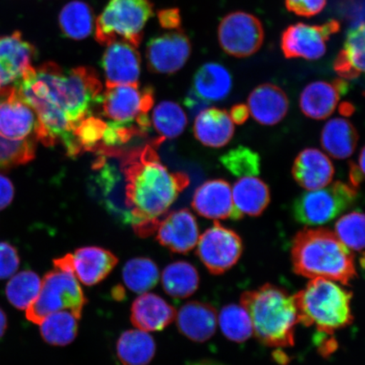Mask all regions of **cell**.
<instances>
[{
  "instance_id": "obj_1",
  "label": "cell",
  "mask_w": 365,
  "mask_h": 365,
  "mask_svg": "<svg viewBox=\"0 0 365 365\" xmlns=\"http://www.w3.org/2000/svg\"><path fill=\"white\" fill-rule=\"evenodd\" d=\"M155 148L153 143L117 150L130 225L143 238L156 232L162 217L190 184L185 173H172L163 165Z\"/></svg>"
},
{
  "instance_id": "obj_2",
  "label": "cell",
  "mask_w": 365,
  "mask_h": 365,
  "mask_svg": "<svg viewBox=\"0 0 365 365\" xmlns=\"http://www.w3.org/2000/svg\"><path fill=\"white\" fill-rule=\"evenodd\" d=\"M292 262L299 276L339 282L348 285L357 277L354 255L335 232L326 228H304L292 244Z\"/></svg>"
},
{
  "instance_id": "obj_3",
  "label": "cell",
  "mask_w": 365,
  "mask_h": 365,
  "mask_svg": "<svg viewBox=\"0 0 365 365\" xmlns=\"http://www.w3.org/2000/svg\"><path fill=\"white\" fill-rule=\"evenodd\" d=\"M35 76L46 96L66 113L75 129L91 115V109L101 98L103 85L93 68L77 67L65 72L56 63L48 62L35 68Z\"/></svg>"
},
{
  "instance_id": "obj_4",
  "label": "cell",
  "mask_w": 365,
  "mask_h": 365,
  "mask_svg": "<svg viewBox=\"0 0 365 365\" xmlns=\"http://www.w3.org/2000/svg\"><path fill=\"white\" fill-rule=\"evenodd\" d=\"M240 303L249 314L254 334L263 344L272 348L294 344L299 318L293 296L280 287L267 284L245 292Z\"/></svg>"
},
{
  "instance_id": "obj_5",
  "label": "cell",
  "mask_w": 365,
  "mask_h": 365,
  "mask_svg": "<svg viewBox=\"0 0 365 365\" xmlns=\"http://www.w3.org/2000/svg\"><path fill=\"white\" fill-rule=\"evenodd\" d=\"M299 323L314 326L332 335L354 322L351 300L353 294L326 278H312L304 290L294 296Z\"/></svg>"
},
{
  "instance_id": "obj_6",
  "label": "cell",
  "mask_w": 365,
  "mask_h": 365,
  "mask_svg": "<svg viewBox=\"0 0 365 365\" xmlns=\"http://www.w3.org/2000/svg\"><path fill=\"white\" fill-rule=\"evenodd\" d=\"M153 16L150 0H109L96 21L95 38L104 46L123 41L137 48Z\"/></svg>"
},
{
  "instance_id": "obj_7",
  "label": "cell",
  "mask_w": 365,
  "mask_h": 365,
  "mask_svg": "<svg viewBox=\"0 0 365 365\" xmlns=\"http://www.w3.org/2000/svg\"><path fill=\"white\" fill-rule=\"evenodd\" d=\"M86 303L74 274L54 268L46 273L38 297L26 309V318L39 325L48 314L68 310L79 319Z\"/></svg>"
},
{
  "instance_id": "obj_8",
  "label": "cell",
  "mask_w": 365,
  "mask_h": 365,
  "mask_svg": "<svg viewBox=\"0 0 365 365\" xmlns=\"http://www.w3.org/2000/svg\"><path fill=\"white\" fill-rule=\"evenodd\" d=\"M357 196L354 186L336 181L301 195L293 205L294 217L304 225H326L349 208Z\"/></svg>"
},
{
  "instance_id": "obj_9",
  "label": "cell",
  "mask_w": 365,
  "mask_h": 365,
  "mask_svg": "<svg viewBox=\"0 0 365 365\" xmlns=\"http://www.w3.org/2000/svg\"><path fill=\"white\" fill-rule=\"evenodd\" d=\"M154 103L153 88H140L139 83L107 86L100 98L102 113L108 122L150 129L149 112Z\"/></svg>"
},
{
  "instance_id": "obj_10",
  "label": "cell",
  "mask_w": 365,
  "mask_h": 365,
  "mask_svg": "<svg viewBox=\"0 0 365 365\" xmlns=\"http://www.w3.org/2000/svg\"><path fill=\"white\" fill-rule=\"evenodd\" d=\"M218 41L223 51L236 58H246L259 51L264 42L261 21L251 14H228L218 26Z\"/></svg>"
},
{
  "instance_id": "obj_11",
  "label": "cell",
  "mask_w": 365,
  "mask_h": 365,
  "mask_svg": "<svg viewBox=\"0 0 365 365\" xmlns=\"http://www.w3.org/2000/svg\"><path fill=\"white\" fill-rule=\"evenodd\" d=\"M197 254L200 261L215 275L230 270L243 252V242L235 231L216 222L199 237Z\"/></svg>"
},
{
  "instance_id": "obj_12",
  "label": "cell",
  "mask_w": 365,
  "mask_h": 365,
  "mask_svg": "<svg viewBox=\"0 0 365 365\" xmlns=\"http://www.w3.org/2000/svg\"><path fill=\"white\" fill-rule=\"evenodd\" d=\"M340 27L336 21L319 26L297 23L287 27L282 34L281 48L287 58L317 61L325 56L327 41L331 35L339 33Z\"/></svg>"
},
{
  "instance_id": "obj_13",
  "label": "cell",
  "mask_w": 365,
  "mask_h": 365,
  "mask_svg": "<svg viewBox=\"0 0 365 365\" xmlns=\"http://www.w3.org/2000/svg\"><path fill=\"white\" fill-rule=\"evenodd\" d=\"M118 148H116V154ZM93 165L94 182L98 191L100 202L109 214L117 220L130 225V215L125 205L124 175L118 164L113 163L109 153H100Z\"/></svg>"
},
{
  "instance_id": "obj_14",
  "label": "cell",
  "mask_w": 365,
  "mask_h": 365,
  "mask_svg": "<svg viewBox=\"0 0 365 365\" xmlns=\"http://www.w3.org/2000/svg\"><path fill=\"white\" fill-rule=\"evenodd\" d=\"M190 54V41L182 30L154 36L145 50L149 70L164 75L181 70Z\"/></svg>"
},
{
  "instance_id": "obj_15",
  "label": "cell",
  "mask_w": 365,
  "mask_h": 365,
  "mask_svg": "<svg viewBox=\"0 0 365 365\" xmlns=\"http://www.w3.org/2000/svg\"><path fill=\"white\" fill-rule=\"evenodd\" d=\"M36 126L34 111L23 101L15 86L6 88L0 97V136L14 141L24 140L36 137Z\"/></svg>"
},
{
  "instance_id": "obj_16",
  "label": "cell",
  "mask_w": 365,
  "mask_h": 365,
  "mask_svg": "<svg viewBox=\"0 0 365 365\" xmlns=\"http://www.w3.org/2000/svg\"><path fill=\"white\" fill-rule=\"evenodd\" d=\"M36 54L34 45L23 38L21 31L0 38V93L33 67Z\"/></svg>"
},
{
  "instance_id": "obj_17",
  "label": "cell",
  "mask_w": 365,
  "mask_h": 365,
  "mask_svg": "<svg viewBox=\"0 0 365 365\" xmlns=\"http://www.w3.org/2000/svg\"><path fill=\"white\" fill-rule=\"evenodd\" d=\"M160 245L175 253L186 254L192 250L199 240L197 222L189 210L168 214L160 221L157 230Z\"/></svg>"
},
{
  "instance_id": "obj_18",
  "label": "cell",
  "mask_w": 365,
  "mask_h": 365,
  "mask_svg": "<svg viewBox=\"0 0 365 365\" xmlns=\"http://www.w3.org/2000/svg\"><path fill=\"white\" fill-rule=\"evenodd\" d=\"M106 86L139 83L140 56L130 43L116 41L108 46L102 58Z\"/></svg>"
},
{
  "instance_id": "obj_19",
  "label": "cell",
  "mask_w": 365,
  "mask_h": 365,
  "mask_svg": "<svg viewBox=\"0 0 365 365\" xmlns=\"http://www.w3.org/2000/svg\"><path fill=\"white\" fill-rule=\"evenodd\" d=\"M192 207L199 215L213 220L243 217L232 202V187L223 180H209L200 185L194 194Z\"/></svg>"
},
{
  "instance_id": "obj_20",
  "label": "cell",
  "mask_w": 365,
  "mask_h": 365,
  "mask_svg": "<svg viewBox=\"0 0 365 365\" xmlns=\"http://www.w3.org/2000/svg\"><path fill=\"white\" fill-rule=\"evenodd\" d=\"M349 85L344 80L332 83L314 81L305 88L299 98V107L305 116L322 120L331 115L341 95L348 91Z\"/></svg>"
},
{
  "instance_id": "obj_21",
  "label": "cell",
  "mask_w": 365,
  "mask_h": 365,
  "mask_svg": "<svg viewBox=\"0 0 365 365\" xmlns=\"http://www.w3.org/2000/svg\"><path fill=\"white\" fill-rule=\"evenodd\" d=\"M250 115L263 125L280 123L289 108V98L279 86L263 84L251 91L247 105Z\"/></svg>"
},
{
  "instance_id": "obj_22",
  "label": "cell",
  "mask_w": 365,
  "mask_h": 365,
  "mask_svg": "<svg viewBox=\"0 0 365 365\" xmlns=\"http://www.w3.org/2000/svg\"><path fill=\"white\" fill-rule=\"evenodd\" d=\"M292 173L302 188L314 190L331 184L335 170L325 153L316 148H308L296 158Z\"/></svg>"
},
{
  "instance_id": "obj_23",
  "label": "cell",
  "mask_w": 365,
  "mask_h": 365,
  "mask_svg": "<svg viewBox=\"0 0 365 365\" xmlns=\"http://www.w3.org/2000/svg\"><path fill=\"white\" fill-rule=\"evenodd\" d=\"M77 280L86 286L98 284L113 270L118 259L111 251L97 246L77 249L72 255Z\"/></svg>"
},
{
  "instance_id": "obj_24",
  "label": "cell",
  "mask_w": 365,
  "mask_h": 365,
  "mask_svg": "<svg viewBox=\"0 0 365 365\" xmlns=\"http://www.w3.org/2000/svg\"><path fill=\"white\" fill-rule=\"evenodd\" d=\"M175 317V308L157 294L144 293L132 304L130 321L141 331H159L165 329Z\"/></svg>"
},
{
  "instance_id": "obj_25",
  "label": "cell",
  "mask_w": 365,
  "mask_h": 365,
  "mask_svg": "<svg viewBox=\"0 0 365 365\" xmlns=\"http://www.w3.org/2000/svg\"><path fill=\"white\" fill-rule=\"evenodd\" d=\"M194 133L195 138L205 147L221 148L234 136L235 123L226 110L207 108L196 115Z\"/></svg>"
},
{
  "instance_id": "obj_26",
  "label": "cell",
  "mask_w": 365,
  "mask_h": 365,
  "mask_svg": "<svg viewBox=\"0 0 365 365\" xmlns=\"http://www.w3.org/2000/svg\"><path fill=\"white\" fill-rule=\"evenodd\" d=\"M217 314L212 305L190 302L182 307L177 314V326L189 339L203 342L216 331Z\"/></svg>"
},
{
  "instance_id": "obj_27",
  "label": "cell",
  "mask_w": 365,
  "mask_h": 365,
  "mask_svg": "<svg viewBox=\"0 0 365 365\" xmlns=\"http://www.w3.org/2000/svg\"><path fill=\"white\" fill-rule=\"evenodd\" d=\"M232 202L242 217H258L270 203L268 186L255 176L240 178L232 188Z\"/></svg>"
},
{
  "instance_id": "obj_28",
  "label": "cell",
  "mask_w": 365,
  "mask_h": 365,
  "mask_svg": "<svg viewBox=\"0 0 365 365\" xmlns=\"http://www.w3.org/2000/svg\"><path fill=\"white\" fill-rule=\"evenodd\" d=\"M232 88L230 72L217 63H205L194 76L192 90L207 103L225 99L231 93Z\"/></svg>"
},
{
  "instance_id": "obj_29",
  "label": "cell",
  "mask_w": 365,
  "mask_h": 365,
  "mask_svg": "<svg viewBox=\"0 0 365 365\" xmlns=\"http://www.w3.org/2000/svg\"><path fill=\"white\" fill-rule=\"evenodd\" d=\"M358 140V132L352 123L342 118H335L328 121L323 128L321 136L323 149L336 159L352 156Z\"/></svg>"
},
{
  "instance_id": "obj_30",
  "label": "cell",
  "mask_w": 365,
  "mask_h": 365,
  "mask_svg": "<svg viewBox=\"0 0 365 365\" xmlns=\"http://www.w3.org/2000/svg\"><path fill=\"white\" fill-rule=\"evenodd\" d=\"M364 25L349 31L342 48L334 62V70L341 78L353 80L364 71Z\"/></svg>"
},
{
  "instance_id": "obj_31",
  "label": "cell",
  "mask_w": 365,
  "mask_h": 365,
  "mask_svg": "<svg viewBox=\"0 0 365 365\" xmlns=\"http://www.w3.org/2000/svg\"><path fill=\"white\" fill-rule=\"evenodd\" d=\"M116 350L125 365H148L156 354V344L147 331L130 330L120 336Z\"/></svg>"
},
{
  "instance_id": "obj_32",
  "label": "cell",
  "mask_w": 365,
  "mask_h": 365,
  "mask_svg": "<svg viewBox=\"0 0 365 365\" xmlns=\"http://www.w3.org/2000/svg\"><path fill=\"white\" fill-rule=\"evenodd\" d=\"M58 24L66 38L77 41L85 39L93 29V11L88 4L75 0L62 9Z\"/></svg>"
},
{
  "instance_id": "obj_33",
  "label": "cell",
  "mask_w": 365,
  "mask_h": 365,
  "mask_svg": "<svg viewBox=\"0 0 365 365\" xmlns=\"http://www.w3.org/2000/svg\"><path fill=\"white\" fill-rule=\"evenodd\" d=\"M162 282L164 291L172 298L185 299L197 290L200 278L192 264L177 262L164 269Z\"/></svg>"
},
{
  "instance_id": "obj_34",
  "label": "cell",
  "mask_w": 365,
  "mask_h": 365,
  "mask_svg": "<svg viewBox=\"0 0 365 365\" xmlns=\"http://www.w3.org/2000/svg\"><path fill=\"white\" fill-rule=\"evenodd\" d=\"M39 325L43 340L53 346L71 344L78 333V319L68 310L48 314Z\"/></svg>"
},
{
  "instance_id": "obj_35",
  "label": "cell",
  "mask_w": 365,
  "mask_h": 365,
  "mask_svg": "<svg viewBox=\"0 0 365 365\" xmlns=\"http://www.w3.org/2000/svg\"><path fill=\"white\" fill-rule=\"evenodd\" d=\"M186 114L179 104L171 101L159 103L153 113V123L160 137L155 140L158 145L167 139H173L185 131Z\"/></svg>"
},
{
  "instance_id": "obj_36",
  "label": "cell",
  "mask_w": 365,
  "mask_h": 365,
  "mask_svg": "<svg viewBox=\"0 0 365 365\" xmlns=\"http://www.w3.org/2000/svg\"><path fill=\"white\" fill-rule=\"evenodd\" d=\"M123 280L130 291L147 293L158 284L159 270L152 259L138 257L130 259L123 269Z\"/></svg>"
},
{
  "instance_id": "obj_37",
  "label": "cell",
  "mask_w": 365,
  "mask_h": 365,
  "mask_svg": "<svg viewBox=\"0 0 365 365\" xmlns=\"http://www.w3.org/2000/svg\"><path fill=\"white\" fill-rule=\"evenodd\" d=\"M42 281L38 274L23 271L14 276L6 287L9 301L18 309H26L38 297Z\"/></svg>"
},
{
  "instance_id": "obj_38",
  "label": "cell",
  "mask_w": 365,
  "mask_h": 365,
  "mask_svg": "<svg viewBox=\"0 0 365 365\" xmlns=\"http://www.w3.org/2000/svg\"><path fill=\"white\" fill-rule=\"evenodd\" d=\"M218 321L223 334L231 341L243 342L253 334L249 314L241 305H227L219 314Z\"/></svg>"
},
{
  "instance_id": "obj_39",
  "label": "cell",
  "mask_w": 365,
  "mask_h": 365,
  "mask_svg": "<svg viewBox=\"0 0 365 365\" xmlns=\"http://www.w3.org/2000/svg\"><path fill=\"white\" fill-rule=\"evenodd\" d=\"M4 91L0 93V97ZM36 141L38 140L36 137L14 141L0 136V170H10L11 168L33 161L35 158Z\"/></svg>"
},
{
  "instance_id": "obj_40",
  "label": "cell",
  "mask_w": 365,
  "mask_h": 365,
  "mask_svg": "<svg viewBox=\"0 0 365 365\" xmlns=\"http://www.w3.org/2000/svg\"><path fill=\"white\" fill-rule=\"evenodd\" d=\"M220 161L236 177L257 176L261 170V158L254 150L239 147L222 155Z\"/></svg>"
},
{
  "instance_id": "obj_41",
  "label": "cell",
  "mask_w": 365,
  "mask_h": 365,
  "mask_svg": "<svg viewBox=\"0 0 365 365\" xmlns=\"http://www.w3.org/2000/svg\"><path fill=\"white\" fill-rule=\"evenodd\" d=\"M335 235L350 250L362 252L364 246V216L354 211L341 217L335 225Z\"/></svg>"
},
{
  "instance_id": "obj_42",
  "label": "cell",
  "mask_w": 365,
  "mask_h": 365,
  "mask_svg": "<svg viewBox=\"0 0 365 365\" xmlns=\"http://www.w3.org/2000/svg\"><path fill=\"white\" fill-rule=\"evenodd\" d=\"M106 126V122L101 118L93 115L86 117L80 122L73 131V135L82 153H97L102 148L103 136Z\"/></svg>"
},
{
  "instance_id": "obj_43",
  "label": "cell",
  "mask_w": 365,
  "mask_h": 365,
  "mask_svg": "<svg viewBox=\"0 0 365 365\" xmlns=\"http://www.w3.org/2000/svg\"><path fill=\"white\" fill-rule=\"evenodd\" d=\"M20 266L17 250L9 243H0V279H6L14 275Z\"/></svg>"
},
{
  "instance_id": "obj_44",
  "label": "cell",
  "mask_w": 365,
  "mask_h": 365,
  "mask_svg": "<svg viewBox=\"0 0 365 365\" xmlns=\"http://www.w3.org/2000/svg\"><path fill=\"white\" fill-rule=\"evenodd\" d=\"M327 2V0H285L289 11L303 17L318 15L326 7Z\"/></svg>"
},
{
  "instance_id": "obj_45",
  "label": "cell",
  "mask_w": 365,
  "mask_h": 365,
  "mask_svg": "<svg viewBox=\"0 0 365 365\" xmlns=\"http://www.w3.org/2000/svg\"><path fill=\"white\" fill-rule=\"evenodd\" d=\"M160 26L170 31L181 30L180 12L176 8L165 9L158 12Z\"/></svg>"
},
{
  "instance_id": "obj_46",
  "label": "cell",
  "mask_w": 365,
  "mask_h": 365,
  "mask_svg": "<svg viewBox=\"0 0 365 365\" xmlns=\"http://www.w3.org/2000/svg\"><path fill=\"white\" fill-rule=\"evenodd\" d=\"M14 193L15 190L12 182L0 173V211L6 209L12 202Z\"/></svg>"
},
{
  "instance_id": "obj_47",
  "label": "cell",
  "mask_w": 365,
  "mask_h": 365,
  "mask_svg": "<svg viewBox=\"0 0 365 365\" xmlns=\"http://www.w3.org/2000/svg\"><path fill=\"white\" fill-rule=\"evenodd\" d=\"M185 104L192 115H197L200 112H202L204 109L207 108L209 103L205 101L202 98H200L199 96L191 89L189 94L186 96Z\"/></svg>"
},
{
  "instance_id": "obj_48",
  "label": "cell",
  "mask_w": 365,
  "mask_h": 365,
  "mask_svg": "<svg viewBox=\"0 0 365 365\" xmlns=\"http://www.w3.org/2000/svg\"><path fill=\"white\" fill-rule=\"evenodd\" d=\"M230 115L232 122L237 125L243 124L250 116L247 105L238 104L231 108Z\"/></svg>"
},
{
  "instance_id": "obj_49",
  "label": "cell",
  "mask_w": 365,
  "mask_h": 365,
  "mask_svg": "<svg viewBox=\"0 0 365 365\" xmlns=\"http://www.w3.org/2000/svg\"><path fill=\"white\" fill-rule=\"evenodd\" d=\"M364 170L358 164L350 163L349 180L350 185L357 189L364 180Z\"/></svg>"
},
{
  "instance_id": "obj_50",
  "label": "cell",
  "mask_w": 365,
  "mask_h": 365,
  "mask_svg": "<svg viewBox=\"0 0 365 365\" xmlns=\"http://www.w3.org/2000/svg\"><path fill=\"white\" fill-rule=\"evenodd\" d=\"M7 328V317L3 309L0 308V339L6 332Z\"/></svg>"
},
{
  "instance_id": "obj_51",
  "label": "cell",
  "mask_w": 365,
  "mask_h": 365,
  "mask_svg": "<svg viewBox=\"0 0 365 365\" xmlns=\"http://www.w3.org/2000/svg\"><path fill=\"white\" fill-rule=\"evenodd\" d=\"M354 110V108L352 104L344 103L341 106V112L345 114V115H348V114L349 115V114L353 113Z\"/></svg>"
},
{
  "instance_id": "obj_52",
  "label": "cell",
  "mask_w": 365,
  "mask_h": 365,
  "mask_svg": "<svg viewBox=\"0 0 365 365\" xmlns=\"http://www.w3.org/2000/svg\"><path fill=\"white\" fill-rule=\"evenodd\" d=\"M188 365H225L221 363L209 361V360H202V361L190 363Z\"/></svg>"
}]
</instances>
